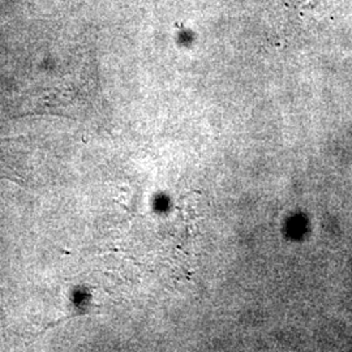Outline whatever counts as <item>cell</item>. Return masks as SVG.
Listing matches in <instances>:
<instances>
[{
  "label": "cell",
  "instance_id": "1",
  "mask_svg": "<svg viewBox=\"0 0 352 352\" xmlns=\"http://www.w3.org/2000/svg\"><path fill=\"white\" fill-rule=\"evenodd\" d=\"M8 149H11V146H8V144L6 146H3V142L0 141V177L19 179L20 176L16 173L14 167L8 161V158L12 157V153Z\"/></svg>",
  "mask_w": 352,
  "mask_h": 352
}]
</instances>
